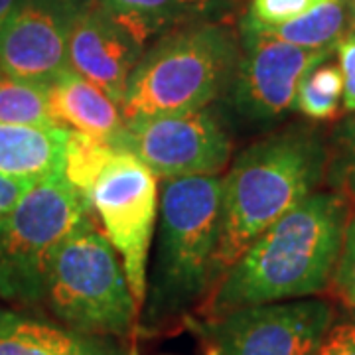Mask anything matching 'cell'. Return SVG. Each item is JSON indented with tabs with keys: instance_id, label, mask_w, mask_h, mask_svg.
<instances>
[{
	"instance_id": "cell-1",
	"label": "cell",
	"mask_w": 355,
	"mask_h": 355,
	"mask_svg": "<svg viewBox=\"0 0 355 355\" xmlns=\"http://www.w3.org/2000/svg\"><path fill=\"white\" fill-rule=\"evenodd\" d=\"M347 219V198L340 191L310 193L229 266L200 314L216 318L326 291L342 251Z\"/></svg>"
},
{
	"instance_id": "cell-2",
	"label": "cell",
	"mask_w": 355,
	"mask_h": 355,
	"mask_svg": "<svg viewBox=\"0 0 355 355\" xmlns=\"http://www.w3.org/2000/svg\"><path fill=\"white\" fill-rule=\"evenodd\" d=\"M328 160L322 135L308 125L270 130L235 158L221 180L217 282L257 237L316 191Z\"/></svg>"
},
{
	"instance_id": "cell-3",
	"label": "cell",
	"mask_w": 355,
	"mask_h": 355,
	"mask_svg": "<svg viewBox=\"0 0 355 355\" xmlns=\"http://www.w3.org/2000/svg\"><path fill=\"white\" fill-rule=\"evenodd\" d=\"M221 180L217 174L162 182L156 251L137 326L144 336L191 322L216 288Z\"/></svg>"
},
{
	"instance_id": "cell-4",
	"label": "cell",
	"mask_w": 355,
	"mask_h": 355,
	"mask_svg": "<svg viewBox=\"0 0 355 355\" xmlns=\"http://www.w3.org/2000/svg\"><path fill=\"white\" fill-rule=\"evenodd\" d=\"M241 46L219 22H198L166 32L130 71L121 113L125 121L188 113L223 99Z\"/></svg>"
},
{
	"instance_id": "cell-5",
	"label": "cell",
	"mask_w": 355,
	"mask_h": 355,
	"mask_svg": "<svg viewBox=\"0 0 355 355\" xmlns=\"http://www.w3.org/2000/svg\"><path fill=\"white\" fill-rule=\"evenodd\" d=\"M42 306L62 326L83 334L128 340L137 330L139 310L125 268L93 214L53 257Z\"/></svg>"
},
{
	"instance_id": "cell-6",
	"label": "cell",
	"mask_w": 355,
	"mask_h": 355,
	"mask_svg": "<svg viewBox=\"0 0 355 355\" xmlns=\"http://www.w3.org/2000/svg\"><path fill=\"white\" fill-rule=\"evenodd\" d=\"M91 214L87 198L64 174L40 180L0 217V296L26 308L44 304L53 257Z\"/></svg>"
},
{
	"instance_id": "cell-7",
	"label": "cell",
	"mask_w": 355,
	"mask_h": 355,
	"mask_svg": "<svg viewBox=\"0 0 355 355\" xmlns=\"http://www.w3.org/2000/svg\"><path fill=\"white\" fill-rule=\"evenodd\" d=\"M336 48L306 50L241 28V55L219 111L231 132H268L296 111L302 77Z\"/></svg>"
},
{
	"instance_id": "cell-8",
	"label": "cell",
	"mask_w": 355,
	"mask_h": 355,
	"mask_svg": "<svg viewBox=\"0 0 355 355\" xmlns=\"http://www.w3.org/2000/svg\"><path fill=\"white\" fill-rule=\"evenodd\" d=\"M87 200L101 221L105 237L121 257L140 316L158 217V178L137 156L116 150L89 190Z\"/></svg>"
},
{
	"instance_id": "cell-9",
	"label": "cell",
	"mask_w": 355,
	"mask_h": 355,
	"mask_svg": "<svg viewBox=\"0 0 355 355\" xmlns=\"http://www.w3.org/2000/svg\"><path fill=\"white\" fill-rule=\"evenodd\" d=\"M111 144L137 156L162 180L217 176L231 158L233 135L219 105H209L188 113L125 121Z\"/></svg>"
},
{
	"instance_id": "cell-10",
	"label": "cell",
	"mask_w": 355,
	"mask_h": 355,
	"mask_svg": "<svg viewBox=\"0 0 355 355\" xmlns=\"http://www.w3.org/2000/svg\"><path fill=\"white\" fill-rule=\"evenodd\" d=\"M334 306L324 298H298L249 306L191 322L209 355H316L334 324Z\"/></svg>"
},
{
	"instance_id": "cell-11",
	"label": "cell",
	"mask_w": 355,
	"mask_h": 355,
	"mask_svg": "<svg viewBox=\"0 0 355 355\" xmlns=\"http://www.w3.org/2000/svg\"><path fill=\"white\" fill-rule=\"evenodd\" d=\"M93 0H22L0 32V71L50 85L67 69V32Z\"/></svg>"
},
{
	"instance_id": "cell-12",
	"label": "cell",
	"mask_w": 355,
	"mask_h": 355,
	"mask_svg": "<svg viewBox=\"0 0 355 355\" xmlns=\"http://www.w3.org/2000/svg\"><path fill=\"white\" fill-rule=\"evenodd\" d=\"M144 48L93 0L73 16L67 32V67L107 93L116 105Z\"/></svg>"
},
{
	"instance_id": "cell-13",
	"label": "cell",
	"mask_w": 355,
	"mask_h": 355,
	"mask_svg": "<svg viewBox=\"0 0 355 355\" xmlns=\"http://www.w3.org/2000/svg\"><path fill=\"white\" fill-rule=\"evenodd\" d=\"M123 342L0 310V355H127Z\"/></svg>"
},
{
	"instance_id": "cell-14",
	"label": "cell",
	"mask_w": 355,
	"mask_h": 355,
	"mask_svg": "<svg viewBox=\"0 0 355 355\" xmlns=\"http://www.w3.org/2000/svg\"><path fill=\"white\" fill-rule=\"evenodd\" d=\"M48 114L55 127L111 140L125 125L121 107L69 67L48 85Z\"/></svg>"
},
{
	"instance_id": "cell-15",
	"label": "cell",
	"mask_w": 355,
	"mask_h": 355,
	"mask_svg": "<svg viewBox=\"0 0 355 355\" xmlns=\"http://www.w3.org/2000/svg\"><path fill=\"white\" fill-rule=\"evenodd\" d=\"M69 128L0 123V174L40 182L64 174Z\"/></svg>"
},
{
	"instance_id": "cell-16",
	"label": "cell",
	"mask_w": 355,
	"mask_h": 355,
	"mask_svg": "<svg viewBox=\"0 0 355 355\" xmlns=\"http://www.w3.org/2000/svg\"><path fill=\"white\" fill-rule=\"evenodd\" d=\"M229 0H101L105 10L144 48L146 42L176 28L209 22Z\"/></svg>"
},
{
	"instance_id": "cell-17",
	"label": "cell",
	"mask_w": 355,
	"mask_h": 355,
	"mask_svg": "<svg viewBox=\"0 0 355 355\" xmlns=\"http://www.w3.org/2000/svg\"><path fill=\"white\" fill-rule=\"evenodd\" d=\"M349 8L343 0H331L324 2L310 12L302 14L300 18H294L286 24L263 26V28H251L243 26L245 30H254L259 34H265L270 38L286 42L306 50H326L336 48L338 40L342 38L343 32L349 28Z\"/></svg>"
},
{
	"instance_id": "cell-18",
	"label": "cell",
	"mask_w": 355,
	"mask_h": 355,
	"mask_svg": "<svg viewBox=\"0 0 355 355\" xmlns=\"http://www.w3.org/2000/svg\"><path fill=\"white\" fill-rule=\"evenodd\" d=\"M0 123L55 127L48 114V87L0 71Z\"/></svg>"
},
{
	"instance_id": "cell-19",
	"label": "cell",
	"mask_w": 355,
	"mask_h": 355,
	"mask_svg": "<svg viewBox=\"0 0 355 355\" xmlns=\"http://www.w3.org/2000/svg\"><path fill=\"white\" fill-rule=\"evenodd\" d=\"M343 105V77L340 65L322 62L300 81L296 93V111L312 121H328Z\"/></svg>"
},
{
	"instance_id": "cell-20",
	"label": "cell",
	"mask_w": 355,
	"mask_h": 355,
	"mask_svg": "<svg viewBox=\"0 0 355 355\" xmlns=\"http://www.w3.org/2000/svg\"><path fill=\"white\" fill-rule=\"evenodd\" d=\"M116 150L119 148H114L109 140L69 130L64 160L65 180L87 198L95 180L99 178L103 168L109 164Z\"/></svg>"
},
{
	"instance_id": "cell-21",
	"label": "cell",
	"mask_w": 355,
	"mask_h": 355,
	"mask_svg": "<svg viewBox=\"0 0 355 355\" xmlns=\"http://www.w3.org/2000/svg\"><path fill=\"white\" fill-rule=\"evenodd\" d=\"M334 142V156L328 160L331 180L342 196L355 200V116L338 127Z\"/></svg>"
},
{
	"instance_id": "cell-22",
	"label": "cell",
	"mask_w": 355,
	"mask_h": 355,
	"mask_svg": "<svg viewBox=\"0 0 355 355\" xmlns=\"http://www.w3.org/2000/svg\"><path fill=\"white\" fill-rule=\"evenodd\" d=\"M324 2L331 0H253L249 14L243 18L241 24L251 28L286 24Z\"/></svg>"
},
{
	"instance_id": "cell-23",
	"label": "cell",
	"mask_w": 355,
	"mask_h": 355,
	"mask_svg": "<svg viewBox=\"0 0 355 355\" xmlns=\"http://www.w3.org/2000/svg\"><path fill=\"white\" fill-rule=\"evenodd\" d=\"M336 294L355 312V214L345 223L343 243L331 282Z\"/></svg>"
},
{
	"instance_id": "cell-24",
	"label": "cell",
	"mask_w": 355,
	"mask_h": 355,
	"mask_svg": "<svg viewBox=\"0 0 355 355\" xmlns=\"http://www.w3.org/2000/svg\"><path fill=\"white\" fill-rule=\"evenodd\" d=\"M338 65L343 77V109L355 113V24H352L336 44Z\"/></svg>"
},
{
	"instance_id": "cell-25",
	"label": "cell",
	"mask_w": 355,
	"mask_h": 355,
	"mask_svg": "<svg viewBox=\"0 0 355 355\" xmlns=\"http://www.w3.org/2000/svg\"><path fill=\"white\" fill-rule=\"evenodd\" d=\"M316 355H355V320L334 322Z\"/></svg>"
},
{
	"instance_id": "cell-26",
	"label": "cell",
	"mask_w": 355,
	"mask_h": 355,
	"mask_svg": "<svg viewBox=\"0 0 355 355\" xmlns=\"http://www.w3.org/2000/svg\"><path fill=\"white\" fill-rule=\"evenodd\" d=\"M38 182L32 180H18V178L2 176L0 174V217L8 214L16 203L24 198Z\"/></svg>"
},
{
	"instance_id": "cell-27",
	"label": "cell",
	"mask_w": 355,
	"mask_h": 355,
	"mask_svg": "<svg viewBox=\"0 0 355 355\" xmlns=\"http://www.w3.org/2000/svg\"><path fill=\"white\" fill-rule=\"evenodd\" d=\"M22 0H0V32L2 28L8 24V20L12 18V14L18 10Z\"/></svg>"
},
{
	"instance_id": "cell-28",
	"label": "cell",
	"mask_w": 355,
	"mask_h": 355,
	"mask_svg": "<svg viewBox=\"0 0 355 355\" xmlns=\"http://www.w3.org/2000/svg\"><path fill=\"white\" fill-rule=\"evenodd\" d=\"M349 8V14H352V24H355V4H347Z\"/></svg>"
},
{
	"instance_id": "cell-29",
	"label": "cell",
	"mask_w": 355,
	"mask_h": 355,
	"mask_svg": "<svg viewBox=\"0 0 355 355\" xmlns=\"http://www.w3.org/2000/svg\"><path fill=\"white\" fill-rule=\"evenodd\" d=\"M127 355H140V354H139V349H137V347H130Z\"/></svg>"
},
{
	"instance_id": "cell-30",
	"label": "cell",
	"mask_w": 355,
	"mask_h": 355,
	"mask_svg": "<svg viewBox=\"0 0 355 355\" xmlns=\"http://www.w3.org/2000/svg\"><path fill=\"white\" fill-rule=\"evenodd\" d=\"M347 4H355V0H347Z\"/></svg>"
}]
</instances>
